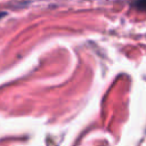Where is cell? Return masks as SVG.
Segmentation results:
<instances>
[{"label": "cell", "mask_w": 146, "mask_h": 146, "mask_svg": "<svg viewBox=\"0 0 146 146\" xmlns=\"http://www.w3.org/2000/svg\"><path fill=\"white\" fill-rule=\"evenodd\" d=\"M135 7H137L138 9H146V0H137L133 3Z\"/></svg>", "instance_id": "obj_1"}]
</instances>
